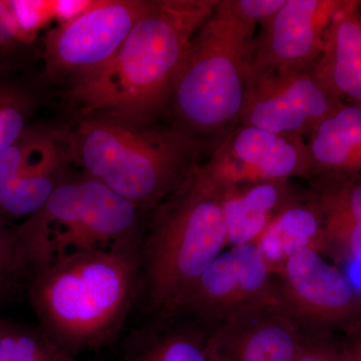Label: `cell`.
Masks as SVG:
<instances>
[{"mask_svg": "<svg viewBox=\"0 0 361 361\" xmlns=\"http://www.w3.org/2000/svg\"><path fill=\"white\" fill-rule=\"evenodd\" d=\"M59 159L51 142L39 140L25 144L20 170L0 182V222L37 213L47 203L63 178Z\"/></svg>", "mask_w": 361, "mask_h": 361, "instance_id": "cell-18", "label": "cell"}, {"mask_svg": "<svg viewBox=\"0 0 361 361\" xmlns=\"http://www.w3.org/2000/svg\"><path fill=\"white\" fill-rule=\"evenodd\" d=\"M11 325H13V322H9V320L6 319V318L0 317V339L8 331Z\"/></svg>", "mask_w": 361, "mask_h": 361, "instance_id": "cell-28", "label": "cell"}, {"mask_svg": "<svg viewBox=\"0 0 361 361\" xmlns=\"http://www.w3.org/2000/svg\"><path fill=\"white\" fill-rule=\"evenodd\" d=\"M353 341L342 353L343 361H361V329L355 332Z\"/></svg>", "mask_w": 361, "mask_h": 361, "instance_id": "cell-27", "label": "cell"}, {"mask_svg": "<svg viewBox=\"0 0 361 361\" xmlns=\"http://www.w3.org/2000/svg\"><path fill=\"white\" fill-rule=\"evenodd\" d=\"M323 334L302 330L295 361H343L342 353Z\"/></svg>", "mask_w": 361, "mask_h": 361, "instance_id": "cell-23", "label": "cell"}, {"mask_svg": "<svg viewBox=\"0 0 361 361\" xmlns=\"http://www.w3.org/2000/svg\"><path fill=\"white\" fill-rule=\"evenodd\" d=\"M141 246L54 255L25 285L44 336L78 358L120 341L140 296Z\"/></svg>", "mask_w": 361, "mask_h": 361, "instance_id": "cell-2", "label": "cell"}, {"mask_svg": "<svg viewBox=\"0 0 361 361\" xmlns=\"http://www.w3.org/2000/svg\"><path fill=\"white\" fill-rule=\"evenodd\" d=\"M343 104L311 71L253 75L249 77L239 126L301 135L307 141Z\"/></svg>", "mask_w": 361, "mask_h": 361, "instance_id": "cell-11", "label": "cell"}, {"mask_svg": "<svg viewBox=\"0 0 361 361\" xmlns=\"http://www.w3.org/2000/svg\"><path fill=\"white\" fill-rule=\"evenodd\" d=\"M21 33L9 1H0V44L14 39Z\"/></svg>", "mask_w": 361, "mask_h": 361, "instance_id": "cell-26", "label": "cell"}, {"mask_svg": "<svg viewBox=\"0 0 361 361\" xmlns=\"http://www.w3.org/2000/svg\"><path fill=\"white\" fill-rule=\"evenodd\" d=\"M301 334L281 305H268L209 331V353L212 361H295Z\"/></svg>", "mask_w": 361, "mask_h": 361, "instance_id": "cell-12", "label": "cell"}, {"mask_svg": "<svg viewBox=\"0 0 361 361\" xmlns=\"http://www.w3.org/2000/svg\"><path fill=\"white\" fill-rule=\"evenodd\" d=\"M257 25L235 0H219L195 35L176 80L167 108L171 126L210 154L239 126Z\"/></svg>", "mask_w": 361, "mask_h": 361, "instance_id": "cell-3", "label": "cell"}, {"mask_svg": "<svg viewBox=\"0 0 361 361\" xmlns=\"http://www.w3.org/2000/svg\"><path fill=\"white\" fill-rule=\"evenodd\" d=\"M208 336L197 323L176 327L168 318H154L123 339L118 361H212Z\"/></svg>", "mask_w": 361, "mask_h": 361, "instance_id": "cell-19", "label": "cell"}, {"mask_svg": "<svg viewBox=\"0 0 361 361\" xmlns=\"http://www.w3.org/2000/svg\"><path fill=\"white\" fill-rule=\"evenodd\" d=\"M23 116L13 106L0 109V153L13 146L23 132Z\"/></svg>", "mask_w": 361, "mask_h": 361, "instance_id": "cell-24", "label": "cell"}, {"mask_svg": "<svg viewBox=\"0 0 361 361\" xmlns=\"http://www.w3.org/2000/svg\"><path fill=\"white\" fill-rule=\"evenodd\" d=\"M346 0H286L261 23L249 77L311 71L322 54L330 23Z\"/></svg>", "mask_w": 361, "mask_h": 361, "instance_id": "cell-10", "label": "cell"}, {"mask_svg": "<svg viewBox=\"0 0 361 361\" xmlns=\"http://www.w3.org/2000/svg\"><path fill=\"white\" fill-rule=\"evenodd\" d=\"M275 276L282 307L303 331L361 329L360 294L322 254L310 248L294 252Z\"/></svg>", "mask_w": 361, "mask_h": 361, "instance_id": "cell-8", "label": "cell"}, {"mask_svg": "<svg viewBox=\"0 0 361 361\" xmlns=\"http://www.w3.org/2000/svg\"><path fill=\"white\" fill-rule=\"evenodd\" d=\"M310 192L322 214L324 253L361 261V178H312Z\"/></svg>", "mask_w": 361, "mask_h": 361, "instance_id": "cell-16", "label": "cell"}, {"mask_svg": "<svg viewBox=\"0 0 361 361\" xmlns=\"http://www.w3.org/2000/svg\"><path fill=\"white\" fill-rule=\"evenodd\" d=\"M289 180H255L226 190L223 210L228 245L255 243L278 214L310 196V190H299Z\"/></svg>", "mask_w": 361, "mask_h": 361, "instance_id": "cell-15", "label": "cell"}, {"mask_svg": "<svg viewBox=\"0 0 361 361\" xmlns=\"http://www.w3.org/2000/svg\"><path fill=\"white\" fill-rule=\"evenodd\" d=\"M240 13L257 25L269 20L283 6L286 0H235Z\"/></svg>", "mask_w": 361, "mask_h": 361, "instance_id": "cell-25", "label": "cell"}, {"mask_svg": "<svg viewBox=\"0 0 361 361\" xmlns=\"http://www.w3.org/2000/svg\"><path fill=\"white\" fill-rule=\"evenodd\" d=\"M11 286H13V284L11 283L6 278H4L1 274H0V293L7 290V289Z\"/></svg>", "mask_w": 361, "mask_h": 361, "instance_id": "cell-29", "label": "cell"}, {"mask_svg": "<svg viewBox=\"0 0 361 361\" xmlns=\"http://www.w3.org/2000/svg\"><path fill=\"white\" fill-rule=\"evenodd\" d=\"M226 245L223 194L199 165L177 193L149 214L139 303L154 318L176 315L183 297Z\"/></svg>", "mask_w": 361, "mask_h": 361, "instance_id": "cell-4", "label": "cell"}, {"mask_svg": "<svg viewBox=\"0 0 361 361\" xmlns=\"http://www.w3.org/2000/svg\"><path fill=\"white\" fill-rule=\"evenodd\" d=\"M307 146L310 179L361 178L360 104H342L316 128Z\"/></svg>", "mask_w": 361, "mask_h": 361, "instance_id": "cell-17", "label": "cell"}, {"mask_svg": "<svg viewBox=\"0 0 361 361\" xmlns=\"http://www.w3.org/2000/svg\"><path fill=\"white\" fill-rule=\"evenodd\" d=\"M149 214L85 175L65 180L47 203L16 226L37 264L66 252L142 246Z\"/></svg>", "mask_w": 361, "mask_h": 361, "instance_id": "cell-6", "label": "cell"}, {"mask_svg": "<svg viewBox=\"0 0 361 361\" xmlns=\"http://www.w3.org/2000/svg\"><path fill=\"white\" fill-rule=\"evenodd\" d=\"M273 274L291 254L303 248L324 253L322 214L312 194L278 214L256 240Z\"/></svg>", "mask_w": 361, "mask_h": 361, "instance_id": "cell-20", "label": "cell"}, {"mask_svg": "<svg viewBox=\"0 0 361 361\" xmlns=\"http://www.w3.org/2000/svg\"><path fill=\"white\" fill-rule=\"evenodd\" d=\"M311 73L342 103L361 106V1L346 0L334 16Z\"/></svg>", "mask_w": 361, "mask_h": 361, "instance_id": "cell-14", "label": "cell"}, {"mask_svg": "<svg viewBox=\"0 0 361 361\" xmlns=\"http://www.w3.org/2000/svg\"><path fill=\"white\" fill-rule=\"evenodd\" d=\"M219 0H153L109 61L75 78L71 99L94 118L142 127L167 111L195 35Z\"/></svg>", "mask_w": 361, "mask_h": 361, "instance_id": "cell-1", "label": "cell"}, {"mask_svg": "<svg viewBox=\"0 0 361 361\" xmlns=\"http://www.w3.org/2000/svg\"><path fill=\"white\" fill-rule=\"evenodd\" d=\"M274 277L255 244L233 246L221 253L192 285L176 315H189L195 323L211 331L242 313L281 305Z\"/></svg>", "mask_w": 361, "mask_h": 361, "instance_id": "cell-7", "label": "cell"}, {"mask_svg": "<svg viewBox=\"0 0 361 361\" xmlns=\"http://www.w3.org/2000/svg\"><path fill=\"white\" fill-rule=\"evenodd\" d=\"M65 356L39 327L11 325L0 339V361H61Z\"/></svg>", "mask_w": 361, "mask_h": 361, "instance_id": "cell-21", "label": "cell"}, {"mask_svg": "<svg viewBox=\"0 0 361 361\" xmlns=\"http://www.w3.org/2000/svg\"><path fill=\"white\" fill-rule=\"evenodd\" d=\"M61 361H80L78 358L70 357V356H65Z\"/></svg>", "mask_w": 361, "mask_h": 361, "instance_id": "cell-30", "label": "cell"}, {"mask_svg": "<svg viewBox=\"0 0 361 361\" xmlns=\"http://www.w3.org/2000/svg\"><path fill=\"white\" fill-rule=\"evenodd\" d=\"M37 272L18 228L0 222V274L13 285L28 280Z\"/></svg>", "mask_w": 361, "mask_h": 361, "instance_id": "cell-22", "label": "cell"}, {"mask_svg": "<svg viewBox=\"0 0 361 361\" xmlns=\"http://www.w3.org/2000/svg\"><path fill=\"white\" fill-rule=\"evenodd\" d=\"M73 141L85 175L146 214L186 184L205 151L172 126L135 127L94 116L80 123Z\"/></svg>", "mask_w": 361, "mask_h": 361, "instance_id": "cell-5", "label": "cell"}, {"mask_svg": "<svg viewBox=\"0 0 361 361\" xmlns=\"http://www.w3.org/2000/svg\"><path fill=\"white\" fill-rule=\"evenodd\" d=\"M215 151L228 159L241 182L311 178L310 149L301 135L240 125Z\"/></svg>", "mask_w": 361, "mask_h": 361, "instance_id": "cell-13", "label": "cell"}, {"mask_svg": "<svg viewBox=\"0 0 361 361\" xmlns=\"http://www.w3.org/2000/svg\"><path fill=\"white\" fill-rule=\"evenodd\" d=\"M153 0L90 2L47 35V70L51 73H87L120 49Z\"/></svg>", "mask_w": 361, "mask_h": 361, "instance_id": "cell-9", "label": "cell"}]
</instances>
